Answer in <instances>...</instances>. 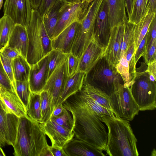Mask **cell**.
<instances>
[{
  "label": "cell",
  "instance_id": "cell-30",
  "mask_svg": "<svg viewBox=\"0 0 156 156\" xmlns=\"http://www.w3.org/2000/svg\"><path fill=\"white\" fill-rule=\"evenodd\" d=\"M42 122H47L51 119L53 111L52 99L50 94L47 91L43 90L40 93Z\"/></svg>",
  "mask_w": 156,
  "mask_h": 156
},
{
  "label": "cell",
  "instance_id": "cell-47",
  "mask_svg": "<svg viewBox=\"0 0 156 156\" xmlns=\"http://www.w3.org/2000/svg\"><path fill=\"white\" fill-rule=\"evenodd\" d=\"M64 107L63 104H61L56 106L54 109L51 118L55 117L61 115L62 112Z\"/></svg>",
  "mask_w": 156,
  "mask_h": 156
},
{
  "label": "cell",
  "instance_id": "cell-2",
  "mask_svg": "<svg viewBox=\"0 0 156 156\" xmlns=\"http://www.w3.org/2000/svg\"><path fill=\"white\" fill-rule=\"evenodd\" d=\"M44 124L32 119L27 115L19 118L13 146L14 156H51Z\"/></svg>",
  "mask_w": 156,
  "mask_h": 156
},
{
  "label": "cell",
  "instance_id": "cell-15",
  "mask_svg": "<svg viewBox=\"0 0 156 156\" xmlns=\"http://www.w3.org/2000/svg\"><path fill=\"white\" fill-rule=\"evenodd\" d=\"M105 49L94 38L79 60L78 71L84 72L86 76L98 60L104 55Z\"/></svg>",
  "mask_w": 156,
  "mask_h": 156
},
{
  "label": "cell",
  "instance_id": "cell-55",
  "mask_svg": "<svg viewBox=\"0 0 156 156\" xmlns=\"http://www.w3.org/2000/svg\"><path fill=\"white\" fill-rule=\"evenodd\" d=\"M93 0H85L86 2L88 4L90 3Z\"/></svg>",
  "mask_w": 156,
  "mask_h": 156
},
{
  "label": "cell",
  "instance_id": "cell-3",
  "mask_svg": "<svg viewBox=\"0 0 156 156\" xmlns=\"http://www.w3.org/2000/svg\"><path fill=\"white\" fill-rule=\"evenodd\" d=\"M108 128L106 155L110 156H138L137 140L129 121L119 116L101 118Z\"/></svg>",
  "mask_w": 156,
  "mask_h": 156
},
{
  "label": "cell",
  "instance_id": "cell-6",
  "mask_svg": "<svg viewBox=\"0 0 156 156\" xmlns=\"http://www.w3.org/2000/svg\"><path fill=\"white\" fill-rule=\"evenodd\" d=\"M109 98L115 115L131 121L138 114L139 107L132 96L130 87L126 84H122Z\"/></svg>",
  "mask_w": 156,
  "mask_h": 156
},
{
  "label": "cell",
  "instance_id": "cell-40",
  "mask_svg": "<svg viewBox=\"0 0 156 156\" xmlns=\"http://www.w3.org/2000/svg\"><path fill=\"white\" fill-rule=\"evenodd\" d=\"M0 86L8 90L15 92L11 81L5 70L0 60Z\"/></svg>",
  "mask_w": 156,
  "mask_h": 156
},
{
  "label": "cell",
  "instance_id": "cell-53",
  "mask_svg": "<svg viewBox=\"0 0 156 156\" xmlns=\"http://www.w3.org/2000/svg\"><path fill=\"white\" fill-rule=\"evenodd\" d=\"M5 154L3 151L0 145V156H5Z\"/></svg>",
  "mask_w": 156,
  "mask_h": 156
},
{
  "label": "cell",
  "instance_id": "cell-36",
  "mask_svg": "<svg viewBox=\"0 0 156 156\" xmlns=\"http://www.w3.org/2000/svg\"><path fill=\"white\" fill-rule=\"evenodd\" d=\"M135 53V46L134 42L128 48L126 52V58L129 66V72L133 79L136 73Z\"/></svg>",
  "mask_w": 156,
  "mask_h": 156
},
{
  "label": "cell",
  "instance_id": "cell-1",
  "mask_svg": "<svg viewBox=\"0 0 156 156\" xmlns=\"http://www.w3.org/2000/svg\"><path fill=\"white\" fill-rule=\"evenodd\" d=\"M70 112L74 122L73 131L76 138L106 151L107 133L101 118L85 102L78 91L63 103Z\"/></svg>",
  "mask_w": 156,
  "mask_h": 156
},
{
  "label": "cell",
  "instance_id": "cell-39",
  "mask_svg": "<svg viewBox=\"0 0 156 156\" xmlns=\"http://www.w3.org/2000/svg\"><path fill=\"white\" fill-rule=\"evenodd\" d=\"M156 41V17L151 22L147 32V38L145 53ZM145 54V53H144Z\"/></svg>",
  "mask_w": 156,
  "mask_h": 156
},
{
  "label": "cell",
  "instance_id": "cell-54",
  "mask_svg": "<svg viewBox=\"0 0 156 156\" xmlns=\"http://www.w3.org/2000/svg\"><path fill=\"white\" fill-rule=\"evenodd\" d=\"M3 2V0H0V10L2 6Z\"/></svg>",
  "mask_w": 156,
  "mask_h": 156
},
{
  "label": "cell",
  "instance_id": "cell-48",
  "mask_svg": "<svg viewBox=\"0 0 156 156\" xmlns=\"http://www.w3.org/2000/svg\"><path fill=\"white\" fill-rule=\"evenodd\" d=\"M133 0H125L126 12L127 14L128 18L129 16L132 8Z\"/></svg>",
  "mask_w": 156,
  "mask_h": 156
},
{
  "label": "cell",
  "instance_id": "cell-8",
  "mask_svg": "<svg viewBox=\"0 0 156 156\" xmlns=\"http://www.w3.org/2000/svg\"><path fill=\"white\" fill-rule=\"evenodd\" d=\"M89 4L85 1L65 3L61 8L51 40L73 23L79 22L86 12Z\"/></svg>",
  "mask_w": 156,
  "mask_h": 156
},
{
  "label": "cell",
  "instance_id": "cell-20",
  "mask_svg": "<svg viewBox=\"0 0 156 156\" xmlns=\"http://www.w3.org/2000/svg\"><path fill=\"white\" fill-rule=\"evenodd\" d=\"M7 45L17 50L21 55L26 59L28 38L26 27L15 24L11 32Z\"/></svg>",
  "mask_w": 156,
  "mask_h": 156
},
{
  "label": "cell",
  "instance_id": "cell-23",
  "mask_svg": "<svg viewBox=\"0 0 156 156\" xmlns=\"http://www.w3.org/2000/svg\"><path fill=\"white\" fill-rule=\"evenodd\" d=\"M81 90L95 103L115 115L111 106L109 96L90 84L85 79Z\"/></svg>",
  "mask_w": 156,
  "mask_h": 156
},
{
  "label": "cell",
  "instance_id": "cell-12",
  "mask_svg": "<svg viewBox=\"0 0 156 156\" xmlns=\"http://www.w3.org/2000/svg\"><path fill=\"white\" fill-rule=\"evenodd\" d=\"M108 10L107 0H104L96 19L94 30V38L105 49L110 34Z\"/></svg>",
  "mask_w": 156,
  "mask_h": 156
},
{
  "label": "cell",
  "instance_id": "cell-11",
  "mask_svg": "<svg viewBox=\"0 0 156 156\" xmlns=\"http://www.w3.org/2000/svg\"><path fill=\"white\" fill-rule=\"evenodd\" d=\"M48 55L30 66L28 82L31 93L40 94L45 86L48 76Z\"/></svg>",
  "mask_w": 156,
  "mask_h": 156
},
{
  "label": "cell",
  "instance_id": "cell-35",
  "mask_svg": "<svg viewBox=\"0 0 156 156\" xmlns=\"http://www.w3.org/2000/svg\"><path fill=\"white\" fill-rule=\"evenodd\" d=\"M50 119L58 125L72 131L74 125L73 119L71 113L65 108L61 115Z\"/></svg>",
  "mask_w": 156,
  "mask_h": 156
},
{
  "label": "cell",
  "instance_id": "cell-41",
  "mask_svg": "<svg viewBox=\"0 0 156 156\" xmlns=\"http://www.w3.org/2000/svg\"><path fill=\"white\" fill-rule=\"evenodd\" d=\"M57 0H41L37 10L42 17L53 6Z\"/></svg>",
  "mask_w": 156,
  "mask_h": 156
},
{
  "label": "cell",
  "instance_id": "cell-7",
  "mask_svg": "<svg viewBox=\"0 0 156 156\" xmlns=\"http://www.w3.org/2000/svg\"><path fill=\"white\" fill-rule=\"evenodd\" d=\"M42 20L38 11L32 9L29 23L26 27L28 38L26 60L30 66L37 63L45 56L44 52L40 31Z\"/></svg>",
  "mask_w": 156,
  "mask_h": 156
},
{
  "label": "cell",
  "instance_id": "cell-19",
  "mask_svg": "<svg viewBox=\"0 0 156 156\" xmlns=\"http://www.w3.org/2000/svg\"><path fill=\"white\" fill-rule=\"evenodd\" d=\"M79 22L73 23L51 40L53 49L66 54L71 53Z\"/></svg>",
  "mask_w": 156,
  "mask_h": 156
},
{
  "label": "cell",
  "instance_id": "cell-37",
  "mask_svg": "<svg viewBox=\"0 0 156 156\" xmlns=\"http://www.w3.org/2000/svg\"><path fill=\"white\" fill-rule=\"evenodd\" d=\"M66 60L67 75L70 77L77 72L79 60L71 53L66 54Z\"/></svg>",
  "mask_w": 156,
  "mask_h": 156
},
{
  "label": "cell",
  "instance_id": "cell-56",
  "mask_svg": "<svg viewBox=\"0 0 156 156\" xmlns=\"http://www.w3.org/2000/svg\"><path fill=\"white\" fill-rule=\"evenodd\" d=\"M0 108L2 109V103L0 100Z\"/></svg>",
  "mask_w": 156,
  "mask_h": 156
},
{
  "label": "cell",
  "instance_id": "cell-10",
  "mask_svg": "<svg viewBox=\"0 0 156 156\" xmlns=\"http://www.w3.org/2000/svg\"><path fill=\"white\" fill-rule=\"evenodd\" d=\"M66 64V59L56 67L48 78L43 90L48 91L52 97L53 111L68 77Z\"/></svg>",
  "mask_w": 156,
  "mask_h": 156
},
{
  "label": "cell",
  "instance_id": "cell-14",
  "mask_svg": "<svg viewBox=\"0 0 156 156\" xmlns=\"http://www.w3.org/2000/svg\"><path fill=\"white\" fill-rule=\"evenodd\" d=\"M125 26L124 22L111 29L108 43L105 49L104 56L115 67L120 60V45Z\"/></svg>",
  "mask_w": 156,
  "mask_h": 156
},
{
  "label": "cell",
  "instance_id": "cell-49",
  "mask_svg": "<svg viewBox=\"0 0 156 156\" xmlns=\"http://www.w3.org/2000/svg\"><path fill=\"white\" fill-rule=\"evenodd\" d=\"M152 12H156V0H149L148 6Z\"/></svg>",
  "mask_w": 156,
  "mask_h": 156
},
{
  "label": "cell",
  "instance_id": "cell-5",
  "mask_svg": "<svg viewBox=\"0 0 156 156\" xmlns=\"http://www.w3.org/2000/svg\"><path fill=\"white\" fill-rule=\"evenodd\" d=\"M144 63L136 69V73L130 87L132 96L140 111H150L156 108V83L151 81Z\"/></svg>",
  "mask_w": 156,
  "mask_h": 156
},
{
  "label": "cell",
  "instance_id": "cell-33",
  "mask_svg": "<svg viewBox=\"0 0 156 156\" xmlns=\"http://www.w3.org/2000/svg\"><path fill=\"white\" fill-rule=\"evenodd\" d=\"M66 54L53 49L48 55V78L56 67L66 58Z\"/></svg>",
  "mask_w": 156,
  "mask_h": 156
},
{
  "label": "cell",
  "instance_id": "cell-46",
  "mask_svg": "<svg viewBox=\"0 0 156 156\" xmlns=\"http://www.w3.org/2000/svg\"><path fill=\"white\" fill-rule=\"evenodd\" d=\"M147 65L146 70L148 73L156 77V60L148 63Z\"/></svg>",
  "mask_w": 156,
  "mask_h": 156
},
{
  "label": "cell",
  "instance_id": "cell-16",
  "mask_svg": "<svg viewBox=\"0 0 156 156\" xmlns=\"http://www.w3.org/2000/svg\"><path fill=\"white\" fill-rule=\"evenodd\" d=\"M19 118L0 108V133L6 143L13 146L19 125Z\"/></svg>",
  "mask_w": 156,
  "mask_h": 156
},
{
  "label": "cell",
  "instance_id": "cell-21",
  "mask_svg": "<svg viewBox=\"0 0 156 156\" xmlns=\"http://www.w3.org/2000/svg\"><path fill=\"white\" fill-rule=\"evenodd\" d=\"M86 76L85 73L78 71L73 76L68 77L62 91L58 97L56 106L63 104L70 96L80 90Z\"/></svg>",
  "mask_w": 156,
  "mask_h": 156
},
{
  "label": "cell",
  "instance_id": "cell-34",
  "mask_svg": "<svg viewBox=\"0 0 156 156\" xmlns=\"http://www.w3.org/2000/svg\"><path fill=\"white\" fill-rule=\"evenodd\" d=\"M115 67L120 74L124 83L130 87L132 84L133 78L129 72V66L126 58V52L120 59Z\"/></svg>",
  "mask_w": 156,
  "mask_h": 156
},
{
  "label": "cell",
  "instance_id": "cell-42",
  "mask_svg": "<svg viewBox=\"0 0 156 156\" xmlns=\"http://www.w3.org/2000/svg\"><path fill=\"white\" fill-rule=\"evenodd\" d=\"M0 53L12 60L20 55L17 50L9 47L7 45L0 48Z\"/></svg>",
  "mask_w": 156,
  "mask_h": 156
},
{
  "label": "cell",
  "instance_id": "cell-9",
  "mask_svg": "<svg viewBox=\"0 0 156 156\" xmlns=\"http://www.w3.org/2000/svg\"><path fill=\"white\" fill-rule=\"evenodd\" d=\"M32 9L30 0H5L4 15L9 17L15 24L26 27L30 20Z\"/></svg>",
  "mask_w": 156,
  "mask_h": 156
},
{
  "label": "cell",
  "instance_id": "cell-57",
  "mask_svg": "<svg viewBox=\"0 0 156 156\" xmlns=\"http://www.w3.org/2000/svg\"><path fill=\"white\" fill-rule=\"evenodd\" d=\"M85 0H81V1L82 2H83Z\"/></svg>",
  "mask_w": 156,
  "mask_h": 156
},
{
  "label": "cell",
  "instance_id": "cell-31",
  "mask_svg": "<svg viewBox=\"0 0 156 156\" xmlns=\"http://www.w3.org/2000/svg\"><path fill=\"white\" fill-rule=\"evenodd\" d=\"M15 24L8 16L0 18V47L7 44L11 32Z\"/></svg>",
  "mask_w": 156,
  "mask_h": 156
},
{
  "label": "cell",
  "instance_id": "cell-18",
  "mask_svg": "<svg viewBox=\"0 0 156 156\" xmlns=\"http://www.w3.org/2000/svg\"><path fill=\"white\" fill-rule=\"evenodd\" d=\"M67 156H105L103 151L86 142L73 137L63 147Z\"/></svg>",
  "mask_w": 156,
  "mask_h": 156
},
{
  "label": "cell",
  "instance_id": "cell-13",
  "mask_svg": "<svg viewBox=\"0 0 156 156\" xmlns=\"http://www.w3.org/2000/svg\"><path fill=\"white\" fill-rule=\"evenodd\" d=\"M45 133L51 142V146L62 148L74 136L73 132L50 119L44 124Z\"/></svg>",
  "mask_w": 156,
  "mask_h": 156
},
{
  "label": "cell",
  "instance_id": "cell-38",
  "mask_svg": "<svg viewBox=\"0 0 156 156\" xmlns=\"http://www.w3.org/2000/svg\"><path fill=\"white\" fill-rule=\"evenodd\" d=\"M0 60L5 70L11 81L15 90V80L12 69V60L8 58L1 53H0Z\"/></svg>",
  "mask_w": 156,
  "mask_h": 156
},
{
  "label": "cell",
  "instance_id": "cell-52",
  "mask_svg": "<svg viewBox=\"0 0 156 156\" xmlns=\"http://www.w3.org/2000/svg\"><path fill=\"white\" fill-rule=\"evenodd\" d=\"M65 3H71L81 1V0H62Z\"/></svg>",
  "mask_w": 156,
  "mask_h": 156
},
{
  "label": "cell",
  "instance_id": "cell-4",
  "mask_svg": "<svg viewBox=\"0 0 156 156\" xmlns=\"http://www.w3.org/2000/svg\"><path fill=\"white\" fill-rule=\"evenodd\" d=\"M85 79L90 84L108 96L124 83L115 67L104 55L94 65Z\"/></svg>",
  "mask_w": 156,
  "mask_h": 156
},
{
  "label": "cell",
  "instance_id": "cell-43",
  "mask_svg": "<svg viewBox=\"0 0 156 156\" xmlns=\"http://www.w3.org/2000/svg\"><path fill=\"white\" fill-rule=\"evenodd\" d=\"M147 38V32L139 44L135 51V62L136 64L140 58L145 53Z\"/></svg>",
  "mask_w": 156,
  "mask_h": 156
},
{
  "label": "cell",
  "instance_id": "cell-25",
  "mask_svg": "<svg viewBox=\"0 0 156 156\" xmlns=\"http://www.w3.org/2000/svg\"><path fill=\"white\" fill-rule=\"evenodd\" d=\"M155 16L156 12H151L150 8L147 6L144 14L136 25L134 37L135 51L147 33L151 22Z\"/></svg>",
  "mask_w": 156,
  "mask_h": 156
},
{
  "label": "cell",
  "instance_id": "cell-27",
  "mask_svg": "<svg viewBox=\"0 0 156 156\" xmlns=\"http://www.w3.org/2000/svg\"><path fill=\"white\" fill-rule=\"evenodd\" d=\"M26 109L27 114L30 118L36 121L42 122L40 94L31 93Z\"/></svg>",
  "mask_w": 156,
  "mask_h": 156
},
{
  "label": "cell",
  "instance_id": "cell-26",
  "mask_svg": "<svg viewBox=\"0 0 156 156\" xmlns=\"http://www.w3.org/2000/svg\"><path fill=\"white\" fill-rule=\"evenodd\" d=\"M12 67L15 80H28L30 66L25 58L20 55L14 59Z\"/></svg>",
  "mask_w": 156,
  "mask_h": 156
},
{
  "label": "cell",
  "instance_id": "cell-22",
  "mask_svg": "<svg viewBox=\"0 0 156 156\" xmlns=\"http://www.w3.org/2000/svg\"><path fill=\"white\" fill-rule=\"evenodd\" d=\"M111 29L128 20L125 0H107Z\"/></svg>",
  "mask_w": 156,
  "mask_h": 156
},
{
  "label": "cell",
  "instance_id": "cell-45",
  "mask_svg": "<svg viewBox=\"0 0 156 156\" xmlns=\"http://www.w3.org/2000/svg\"><path fill=\"white\" fill-rule=\"evenodd\" d=\"M49 150L52 155V156H67L65 152L63 147L49 146Z\"/></svg>",
  "mask_w": 156,
  "mask_h": 156
},
{
  "label": "cell",
  "instance_id": "cell-29",
  "mask_svg": "<svg viewBox=\"0 0 156 156\" xmlns=\"http://www.w3.org/2000/svg\"><path fill=\"white\" fill-rule=\"evenodd\" d=\"M149 0H133L131 11L128 18L129 22L136 25L144 14Z\"/></svg>",
  "mask_w": 156,
  "mask_h": 156
},
{
  "label": "cell",
  "instance_id": "cell-50",
  "mask_svg": "<svg viewBox=\"0 0 156 156\" xmlns=\"http://www.w3.org/2000/svg\"><path fill=\"white\" fill-rule=\"evenodd\" d=\"M32 8L37 10L41 4V0H30Z\"/></svg>",
  "mask_w": 156,
  "mask_h": 156
},
{
  "label": "cell",
  "instance_id": "cell-24",
  "mask_svg": "<svg viewBox=\"0 0 156 156\" xmlns=\"http://www.w3.org/2000/svg\"><path fill=\"white\" fill-rule=\"evenodd\" d=\"M65 3L62 0H58L53 6L42 17L46 30L51 39L61 8Z\"/></svg>",
  "mask_w": 156,
  "mask_h": 156
},
{
  "label": "cell",
  "instance_id": "cell-32",
  "mask_svg": "<svg viewBox=\"0 0 156 156\" xmlns=\"http://www.w3.org/2000/svg\"><path fill=\"white\" fill-rule=\"evenodd\" d=\"M14 89L16 93L26 108L31 93L28 80H15Z\"/></svg>",
  "mask_w": 156,
  "mask_h": 156
},
{
  "label": "cell",
  "instance_id": "cell-51",
  "mask_svg": "<svg viewBox=\"0 0 156 156\" xmlns=\"http://www.w3.org/2000/svg\"><path fill=\"white\" fill-rule=\"evenodd\" d=\"M5 141L0 133V145L1 147H4L6 144Z\"/></svg>",
  "mask_w": 156,
  "mask_h": 156
},
{
  "label": "cell",
  "instance_id": "cell-44",
  "mask_svg": "<svg viewBox=\"0 0 156 156\" xmlns=\"http://www.w3.org/2000/svg\"><path fill=\"white\" fill-rule=\"evenodd\" d=\"M156 41L153 43L151 47L144 55L143 56L144 59L145 63H148L156 60Z\"/></svg>",
  "mask_w": 156,
  "mask_h": 156
},
{
  "label": "cell",
  "instance_id": "cell-28",
  "mask_svg": "<svg viewBox=\"0 0 156 156\" xmlns=\"http://www.w3.org/2000/svg\"><path fill=\"white\" fill-rule=\"evenodd\" d=\"M124 31L121 39L120 48V59L126 52L128 48L134 42V37L136 25L129 22L128 20L124 21Z\"/></svg>",
  "mask_w": 156,
  "mask_h": 156
},
{
  "label": "cell",
  "instance_id": "cell-17",
  "mask_svg": "<svg viewBox=\"0 0 156 156\" xmlns=\"http://www.w3.org/2000/svg\"><path fill=\"white\" fill-rule=\"evenodd\" d=\"M0 100L2 109L19 118L27 115L26 108L15 92H12L0 86Z\"/></svg>",
  "mask_w": 156,
  "mask_h": 156
}]
</instances>
